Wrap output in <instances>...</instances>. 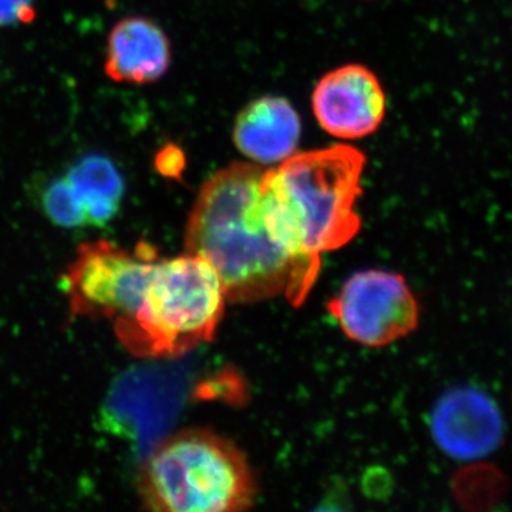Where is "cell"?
I'll return each instance as SVG.
<instances>
[{"label":"cell","mask_w":512,"mask_h":512,"mask_svg":"<svg viewBox=\"0 0 512 512\" xmlns=\"http://www.w3.org/2000/svg\"><path fill=\"white\" fill-rule=\"evenodd\" d=\"M259 165L232 163L201 187L185 229V249L207 259L232 303L285 295L302 305L318 272L302 264L274 237L261 198Z\"/></svg>","instance_id":"6da1fadb"},{"label":"cell","mask_w":512,"mask_h":512,"mask_svg":"<svg viewBox=\"0 0 512 512\" xmlns=\"http://www.w3.org/2000/svg\"><path fill=\"white\" fill-rule=\"evenodd\" d=\"M366 157L350 146L293 154L261 180L262 207L274 237L312 271L320 255L345 247L362 220L355 207Z\"/></svg>","instance_id":"7a4b0ae2"},{"label":"cell","mask_w":512,"mask_h":512,"mask_svg":"<svg viewBox=\"0 0 512 512\" xmlns=\"http://www.w3.org/2000/svg\"><path fill=\"white\" fill-rule=\"evenodd\" d=\"M225 301L224 288L210 262L187 252L154 262L143 305L114 330L134 355H185L214 340Z\"/></svg>","instance_id":"3957f363"},{"label":"cell","mask_w":512,"mask_h":512,"mask_svg":"<svg viewBox=\"0 0 512 512\" xmlns=\"http://www.w3.org/2000/svg\"><path fill=\"white\" fill-rule=\"evenodd\" d=\"M255 493L244 454L207 430H185L165 440L141 480L144 503L154 511L248 510Z\"/></svg>","instance_id":"277c9868"},{"label":"cell","mask_w":512,"mask_h":512,"mask_svg":"<svg viewBox=\"0 0 512 512\" xmlns=\"http://www.w3.org/2000/svg\"><path fill=\"white\" fill-rule=\"evenodd\" d=\"M154 262L144 244L136 254L109 241L83 244L63 276L72 316L111 319L114 326L133 318L143 305Z\"/></svg>","instance_id":"5b68a950"},{"label":"cell","mask_w":512,"mask_h":512,"mask_svg":"<svg viewBox=\"0 0 512 512\" xmlns=\"http://www.w3.org/2000/svg\"><path fill=\"white\" fill-rule=\"evenodd\" d=\"M328 309L350 340L369 348L406 338L420 320L419 303L406 279L380 269L350 276Z\"/></svg>","instance_id":"8992f818"},{"label":"cell","mask_w":512,"mask_h":512,"mask_svg":"<svg viewBox=\"0 0 512 512\" xmlns=\"http://www.w3.org/2000/svg\"><path fill=\"white\" fill-rule=\"evenodd\" d=\"M313 114L330 136L357 140L375 133L386 117V94L372 70L346 64L319 80Z\"/></svg>","instance_id":"52a82bcc"},{"label":"cell","mask_w":512,"mask_h":512,"mask_svg":"<svg viewBox=\"0 0 512 512\" xmlns=\"http://www.w3.org/2000/svg\"><path fill=\"white\" fill-rule=\"evenodd\" d=\"M430 426L440 450L460 461L494 453L504 436L497 404L474 387H457L444 393L431 412Z\"/></svg>","instance_id":"ba28073f"},{"label":"cell","mask_w":512,"mask_h":512,"mask_svg":"<svg viewBox=\"0 0 512 512\" xmlns=\"http://www.w3.org/2000/svg\"><path fill=\"white\" fill-rule=\"evenodd\" d=\"M171 45L156 22L143 16L121 19L107 39L104 73L113 82L150 84L170 69Z\"/></svg>","instance_id":"9c48e42d"},{"label":"cell","mask_w":512,"mask_h":512,"mask_svg":"<svg viewBox=\"0 0 512 512\" xmlns=\"http://www.w3.org/2000/svg\"><path fill=\"white\" fill-rule=\"evenodd\" d=\"M302 123L298 111L282 97L264 96L249 103L235 120V146L259 164L288 160L298 150Z\"/></svg>","instance_id":"30bf717a"},{"label":"cell","mask_w":512,"mask_h":512,"mask_svg":"<svg viewBox=\"0 0 512 512\" xmlns=\"http://www.w3.org/2000/svg\"><path fill=\"white\" fill-rule=\"evenodd\" d=\"M66 175L82 194L89 225L103 227L116 217L126 184L110 158L90 154L73 164Z\"/></svg>","instance_id":"8fae6325"},{"label":"cell","mask_w":512,"mask_h":512,"mask_svg":"<svg viewBox=\"0 0 512 512\" xmlns=\"http://www.w3.org/2000/svg\"><path fill=\"white\" fill-rule=\"evenodd\" d=\"M42 205L47 217L63 228H80L89 225L82 194L64 174L46 185Z\"/></svg>","instance_id":"7c38bea8"},{"label":"cell","mask_w":512,"mask_h":512,"mask_svg":"<svg viewBox=\"0 0 512 512\" xmlns=\"http://www.w3.org/2000/svg\"><path fill=\"white\" fill-rule=\"evenodd\" d=\"M36 15V0H0V28L29 25Z\"/></svg>","instance_id":"4fadbf2b"},{"label":"cell","mask_w":512,"mask_h":512,"mask_svg":"<svg viewBox=\"0 0 512 512\" xmlns=\"http://www.w3.org/2000/svg\"><path fill=\"white\" fill-rule=\"evenodd\" d=\"M154 164H156L158 173L164 177L180 180L185 168L184 151L174 144H168L158 151Z\"/></svg>","instance_id":"5bb4252c"}]
</instances>
